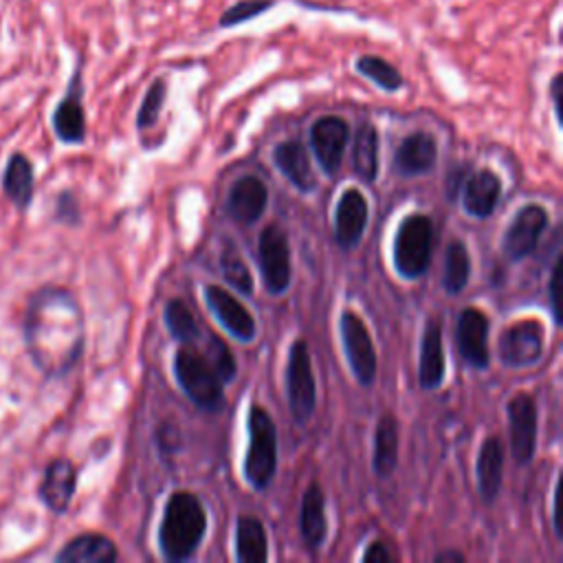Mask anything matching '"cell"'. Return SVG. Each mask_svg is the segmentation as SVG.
<instances>
[{
    "label": "cell",
    "mask_w": 563,
    "mask_h": 563,
    "mask_svg": "<svg viewBox=\"0 0 563 563\" xmlns=\"http://www.w3.org/2000/svg\"><path fill=\"white\" fill-rule=\"evenodd\" d=\"M24 343L31 361L46 376L66 374L84 350V317L64 288L37 290L24 314Z\"/></svg>",
    "instance_id": "6da1fadb"
},
{
    "label": "cell",
    "mask_w": 563,
    "mask_h": 563,
    "mask_svg": "<svg viewBox=\"0 0 563 563\" xmlns=\"http://www.w3.org/2000/svg\"><path fill=\"white\" fill-rule=\"evenodd\" d=\"M207 508L196 493L185 488L172 490L156 537L161 554L172 563L189 561L207 534Z\"/></svg>",
    "instance_id": "7a4b0ae2"
},
{
    "label": "cell",
    "mask_w": 563,
    "mask_h": 563,
    "mask_svg": "<svg viewBox=\"0 0 563 563\" xmlns=\"http://www.w3.org/2000/svg\"><path fill=\"white\" fill-rule=\"evenodd\" d=\"M174 378L183 394L202 411H220L224 405V383L205 352L194 343L178 347L174 356Z\"/></svg>",
    "instance_id": "3957f363"
},
{
    "label": "cell",
    "mask_w": 563,
    "mask_h": 563,
    "mask_svg": "<svg viewBox=\"0 0 563 563\" xmlns=\"http://www.w3.org/2000/svg\"><path fill=\"white\" fill-rule=\"evenodd\" d=\"M246 433L249 446L242 462L244 479L253 490H266L277 471V427L264 407H249Z\"/></svg>",
    "instance_id": "277c9868"
},
{
    "label": "cell",
    "mask_w": 563,
    "mask_h": 563,
    "mask_svg": "<svg viewBox=\"0 0 563 563\" xmlns=\"http://www.w3.org/2000/svg\"><path fill=\"white\" fill-rule=\"evenodd\" d=\"M433 222L424 213H409L398 222L391 244V262L402 279H420L431 264Z\"/></svg>",
    "instance_id": "5b68a950"
},
{
    "label": "cell",
    "mask_w": 563,
    "mask_h": 563,
    "mask_svg": "<svg viewBox=\"0 0 563 563\" xmlns=\"http://www.w3.org/2000/svg\"><path fill=\"white\" fill-rule=\"evenodd\" d=\"M286 396L292 420L297 424H306L317 409V383L312 374L308 343L303 339H295L288 347Z\"/></svg>",
    "instance_id": "8992f818"
},
{
    "label": "cell",
    "mask_w": 563,
    "mask_h": 563,
    "mask_svg": "<svg viewBox=\"0 0 563 563\" xmlns=\"http://www.w3.org/2000/svg\"><path fill=\"white\" fill-rule=\"evenodd\" d=\"M545 334L539 319H519L497 336V356L508 369L532 367L543 358Z\"/></svg>",
    "instance_id": "52a82bcc"
},
{
    "label": "cell",
    "mask_w": 563,
    "mask_h": 563,
    "mask_svg": "<svg viewBox=\"0 0 563 563\" xmlns=\"http://www.w3.org/2000/svg\"><path fill=\"white\" fill-rule=\"evenodd\" d=\"M339 332L350 372L354 374L361 387H372L376 380L378 358L365 321L358 317V312L343 310L339 317Z\"/></svg>",
    "instance_id": "ba28073f"
},
{
    "label": "cell",
    "mask_w": 563,
    "mask_h": 563,
    "mask_svg": "<svg viewBox=\"0 0 563 563\" xmlns=\"http://www.w3.org/2000/svg\"><path fill=\"white\" fill-rule=\"evenodd\" d=\"M257 260H260V273L264 279V288L268 295L279 297L290 286V246L286 231L271 222L262 229L257 238Z\"/></svg>",
    "instance_id": "9c48e42d"
},
{
    "label": "cell",
    "mask_w": 563,
    "mask_h": 563,
    "mask_svg": "<svg viewBox=\"0 0 563 563\" xmlns=\"http://www.w3.org/2000/svg\"><path fill=\"white\" fill-rule=\"evenodd\" d=\"M550 216L543 205L528 202L517 209L501 235V251L510 262H521L534 253L543 231L548 229Z\"/></svg>",
    "instance_id": "30bf717a"
},
{
    "label": "cell",
    "mask_w": 563,
    "mask_h": 563,
    "mask_svg": "<svg viewBox=\"0 0 563 563\" xmlns=\"http://www.w3.org/2000/svg\"><path fill=\"white\" fill-rule=\"evenodd\" d=\"M510 455L519 466L532 462L537 451V405L528 391L515 394L506 402Z\"/></svg>",
    "instance_id": "8fae6325"
},
{
    "label": "cell",
    "mask_w": 563,
    "mask_h": 563,
    "mask_svg": "<svg viewBox=\"0 0 563 563\" xmlns=\"http://www.w3.org/2000/svg\"><path fill=\"white\" fill-rule=\"evenodd\" d=\"M488 332L490 319L484 310L475 306L462 308L455 323V345L462 361L473 369H486L490 365Z\"/></svg>",
    "instance_id": "7c38bea8"
},
{
    "label": "cell",
    "mask_w": 563,
    "mask_h": 563,
    "mask_svg": "<svg viewBox=\"0 0 563 563\" xmlns=\"http://www.w3.org/2000/svg\"><path fill=\"white\" fill-rule=\"evenodd\" d=\"M310 147L317 156L323 174L334 176L341 167L347 141H350V123L336 114H323L314 119L310 125Z\"/></svg>",
    "instance_id": "4fadbf2b"
},
{
    "label": "cell",
    "mask_w": 563,
    "mask_h": 563,
    "mask_svg": "<svg viewBox=\"0 0 563 563\" xmlns=\"http://www.w3.org/2000/svg\"><path fill=\"white\" fill-rule=\"evenodd\" d=\"M202 295H205L207 308L213 312L218 323L233 339H238L242 343H249L255 339V332H257L255 319H253L251 310L235 295H231L227 288H222L218 284L205 286Z\"/></svg>",
    "instance_id": "5bb4252c"
},
{
    "label": "cell",
    "mask_w": 563,
    "mask_h": 563,
    "mask_svg": "<svg viewBox=\"0 0 563 563\" xmlns=\"http://www.w3.org/2000/svg\"><path fill=\"white\" fill-rule=\"evenodd\" d=\"M53 130L62 143L79 145L86 139V110H84V79L81 64H77L66 95L53 110Z\"/></svg>",
    "instance_id": "9a60e30c"
},
{
    "label": "cell",
    "mask_w": 563,
    "mask_h": 563,
    "mask_svg": "<svg viewBox=\"0 0 563 563\" xmlns=\"http://www.w3.org/2000/svg\"><path fill=\"white\" fill-rule=\"evenodd\" d=\"M367 220H369V205L365 194H361V189L356 187L343 189L334 205L332 238L336 246L343 251L354 249L365 233Z\"/></svg>",
    "instance_id": "2e32d148"
},
{
    "label": "cell",
    "mask_w": 563,
    "mask_h": 563,
    "mask_svg": "<svg viewBox=\"0 0 563 563\" xmlns=\"http://www.w3.org/2000/svg\"><path fill=\"white\" fill-rule=\"evenodd\" d=\"M446 356L442 339V319L429 317L422 328L420 356H418V383L422 389H438L444 383Z\"/></svg>",
    "instance_id": "e0dca14e"
},
{
    "label": "cell",
    "mask_w": 563,
    "mask_h": 563,
    "mask_svg": "<svg viewBox=\"0 0 563 563\" xmlns=\"http://www.w3.org/2000/svg\"><path fill=\"white\" fill-rule=\"evenodd\" d=\"M438 161V141L427 130L409 132L394 154V169L398 176L413 178L431 172Z\"/></svg>",
    "instance_id": "ac0fdd59"
},
{
    "label": "cell",
    "mask_w": 563,
    "mask_h": 563,
    "mask_svg": "<svg viewBox=\"0 0 563 563\" xmlns=\"http://www.w3.org/2000/svg\"><path fill=\"white\" fill-rule=\"evenodd\" d=\"M268 205V189L257 176H240L233 180L227 194V213L238 224L257 222Z\"/></svg>",
    "instance_id": "d6986e66"
},
{
    "label": "cell",
    "mask_w": 563,
    "mask_h": 563,
    "mask_svg": "<svg viewBox=\"0 0 563 563\" xmlns=\"http://www.w3.org/2000/svg\"><path fill=\"white\" fill-rule=\"evenodd\" d=\"M501 198V178L493 169H475L462 185V207L471 218H488Z\"/></svg>",
    "instance_id": "ffe728a7"
},
{
    "label": "cell",
    "mask_w": 563,
    "mask_h": 563,
    "mask_svg": "<svg viewBox=\"0 0 563 563\" xmlns=\"http://www.w3.org/2000/svg\"><path fill=\"white\" fill-rule=\"evenodd\" d=\"M75 486H77L75 464L66 457H57L44 471V477L40 484V499L51 512L64 515L73 501Z\"/></svg>",
    "instance_id": "44dd1931"
},
{
    "label": "cell",
    "mask_w": 563,
    "mask_h": 563,
    "mask_svg": "<svg viewBox=\"0 0 563 563\" xmlns=\"http://www.w3.org/2000/svg\"><path fill=\"white\" fill-rule=\"evenodd\" d=\"M275 167L286 176V180L301 194H310L317 187L310 156L297 139H288L273 150Z\"/></svg>",
    "instance_id": "7402d4cb"
},
{
    "label": "cell",
    "mask_w": 563,
    "mask_h": 563,
    "mask_svg": "<svg viewBox=\"0 0 563 563\" xmlns=\"http://www.w3.org/2000/svg\"><path fill=\"white\" fill-rule=\"evenodd\" d=\"M475 475H477V490L482 501L488 506L497 499L501 479H504V444L497 435L484 438L477 462H475Z\"/></svg>",
    "instance_id": "603a6c76"
},
{
    "label": "cell",
    "mask_w": 563,
    "mask_h": 563,
    "mask_svg": "<svg viewBox=\"0 0 563 563\" xmlns=\"http://www.w3.org/2000/svg\"><path fill=\"white\" fill-rule=\"evenodd\" d=\"M299 534L301 541L317 550L328 537V517H325V497L319 482H310L301 495L299 504Z\"/></svg>",
    "instance_id": "cb8c5ba5"
},
{
    "label": "cell",
    "mask_w": 563,
    "mask_h": 563,
    "mask_svg": "<svg viewBox=\"0 0 563 563\" xmlns=\"http://www.w3.org/2000/svg\"><path fill=\"white\" fill-rule=\"evenodd\" d=\"M352 134V172L372 185L378 176V130L372 121H361Z\"/></svg>",
    "instance_id": "d4e9b609"
},
{
    "label": "cell",
    "mask_w": 563,
    "mask_h": 563,
    "mask_svg": "<svg viewBox=\"0 0 563 563\" xmlns=\"http://www.w3.org/2000/svg\"><path fill=\"white\" fill-rule=\"evenodd\" d=\"M117 545L97 532H86L70 539L55 556L57 563H112L117 561Z\"/></svg>",
    "instance_id": "484cf974"
},
{
    "label": "cell",
    "mask_w": 563,
    "mask_h": 563,
    "mask_svg": "<svg viewBox=\"0 0 563 563\" xmlns=\"http://www.w3.org/2000/svg\"><path fill=\"white\" fill-rule=\"evenodd\" d=\"M398 422L394 413H380L374 429V451H372V471L376 477H389L398 464Z\"/></svg>",
    "instance_id": "4316f807"
},
{
    "label": "cell",
    "mask_w": 563,
    "mask_h": 563,
    "mask_svg": "<svg viewBox=\"0 0 563 563\" xmlns=\"http://www.w3.org/2000/svg\"><path fill=\"white\" fill-rule=\"evenodd\" d=\"M235 559L240 563H266L268 561L266 528L253 515H240L235 521Z\"/></svg>",
    "instance_id": "83f0119b"
},
{
    "label": "cell",
    "mask_w": 563,
    "mask_h": 563,
    "mask_svg": "<svg viewBox=\"0 0 563 563\" xmlns=\"http://www.w3.org/2000/svg\"><path fill=\"white\" fill-rule=\"evenodd\" d=\"M33 180L31 161L24 154H13L2 174V189L18 209H26L31 205Z\"/></svg>",
    "instance_id": "f1b7e54d"
},
{
    "label": "cell",
    "mask_w": 563,
    "mask_h": 563,
    "mask_svg": "<svg viewBox=\"0 0 563 563\" xmlns=\"http://www.w3.org/2000/svg\"><path fill=\"white\" fill-rule=\"evenodd\" d=\"M471 277V255L462 240H451L444 251L442 288L446 295H460Z\"/></svg>",
    "instance_id": "f546056e"
},
{
    "label": "cell",
    "mask_w": 563,
    "mask_h": 563,
    "mask_svg": "<svg viewBox=\"0 0 563 563\" xmlns=\"http://www.w3.org/2000/svg\"><path fill=\"white\" fill-rule=\"evenodd\" d=\"M354 70L385 92H398L405 86L402 73L380 55H372V53L358 55L354 59Z\"/></svg>",
    "instance_id": "4dcf8cb0"
},
{
    "label": "cell",
    "mask_w": 563,
    "mask_h": 563,
    "mask_svg": "<svg viewBox=\"0 0 563 563\" xmlns=\"http://www.w3.org/2000/svg\"><path fill=\"white\" fill-rule=\"evenodd\" d=\"M163 319H165V325H167L172 339L178 341L180 345L196 343L200 339L198 321H196L194 312L189 310V306L183 299H169L165 303Z\"/></svg>",
    "instance_id": "1f68e13d"
},
{
    "label": "cell",
    "mask_w": 563,
    "mask_h": 563,
    "mask_svg": "<svg viewBox=\"0 0 563 563\" xmlns=\"http://www.w3.org/2000/svg\"><path fill=\"white\" fill-rule=\"evenodd\" d=\"M220 271L224 282H229L240 295L251 297L253 295V275L249 271V266L244 264L240 251L235 249V244H227L222 255H220Z\"/></svg>",
    "instance_id": "d6a6232c"
},
{
    "label": "cell",
    "mask_w": 563,
    "mask_h": 563,
    "mask_svg": "<svg viewBox=\"0 0 563 563\" xmlns=\"http://www.w3.org/2000/svg\"><path fill=\"white\" fill-rule=\"evenodd\" d=\"M277 4V0H238L233 4H229L220 18H218V26L220 29H235L244 22H251L260 15H264L266 11H271Z\"/></svg>",
    "instance_id": "836d02e7"
},
{
    "label": "cell",
    "mask_w": 563,
    "mask_h": 563,
    "mask_svg": "<svg viewBox=\"0 0 563 563\" xmlns=\"http://www.w3.org/2000/svg\"><path fill=\"white\" fill-rule=\"evenodd\" d=\"M165 99H167V81L163 77H158L150 84V88L145 90L143 101L139 106V112H136V128L139 130H147L158 121V117L163 112V106H165Z\"/></svg>",
    "instance_id": "e575fe53"
},
{
    "label": "cell",
    "mask_w": 563,
    "mask_h": 563,
    "mask_svg": "<svg viewBox=\"0 0 563 563\" xmlns=\"http://www.w3.org/2000/svg\"><path fill=\"white\" fill-rule=\"evenodd\" d=\"M205 354H207V358L211 361V365L216 367V372H218V376L222 378L224 385L235 378V374H238L235 356L231 354V350L227 347V343H224L220 336L211 334V336L207 339V352H205Z\"/></svg>",
    "instance_id": "d590c367"
},
{
    "label": "cell",
    "mask_w": 563,
    "mask_h": 563,
    "mask_svg": "<svg viewBox=\"0 0 563 563\" xmlns=\"http://www.w3.org/2000/svg\"><path fill=\"white\" fill-rule=\"evenodd\" d=\"M561 268H563V262L561 257H556V262L552 264V271H550V279H548V303H550V312H552V321L556 325H561V308H559V284H561Z\"/></svg>",
    "instance_id": "8d00e7d4"
},
{
    "label": "cell",
    "mask_w": 563,
    "mask_h": 563,
    "mask_svg": "<svg viewBox=\"0 0 563 563\" xmlns=\"http://www.w3.org/2000/svg\"><path fill=\"white\" fill-rule=\"evenodd\" d=\"M57 218L64 222H70V224H75L79 220V205L70 191H64L57 198Z\"/></svg>",
    "instance_id": "74e56055"
},
{
    "label": "cell",
    "mask_w": 563,
    "mask_h": 563,
    "mask_svg": "<svg viewBox=\"0 0 563 563\" xmlns=\"http://www.w3.org/2000/svg\"><path fill=\"white\" fill-rule=\"evenodd\" d=\"M361 561L363 563H389L391 554H389V550H387V545L383 541H372L367 545V550L363 552Z\"/></svg>",
    "instance_id": "f35d334b"
},
{
    "label": "cell",
    "mask_w": 563,
    "mask_h": 563,
    "mask_svg": "<svg viewBox=\"0 0 563 563\" xmlns=\"http://www.w3.org/2000/svg\"><path fill=\"white\" fill-rule=\"evenodd\" d=\"M561 73H554L552 79H550V86H548V92H550V101H552V110H554V117H556V123L561 125Z\"/></svg>",
    "instance_id": "ab89813d"
},
{
    "label": "cell",
    "mask_w": 563,
    "mask_h": 563,
    "mask_svg": "<svg viewBox=\"0 0 563 563\" xmlns=\"http://www.w3.org/2000/svg\"><path fill=\"white\" fill-rule=\"evenodd\" d=\"M433 561L435 563H464L466 556L462 552H457V550H444V552H438L433 556Z\"/></svg>",
    "instance_id": "60d3db41"
}]
</instances>
